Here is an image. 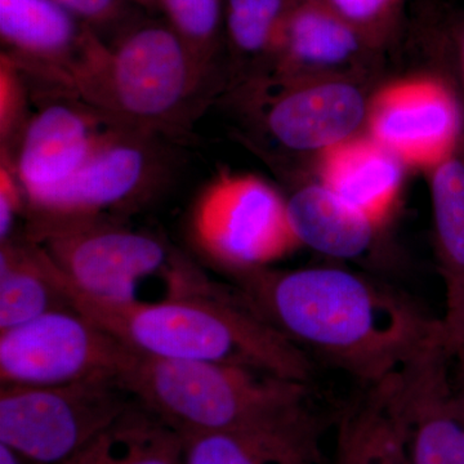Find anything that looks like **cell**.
I'll return each mask as SVG.
<instances>
[{"label": "cell", "mask_w": 464, "mask_h": 464, "mask_svg": "<svg viewBox=\"0 0 464 464\" xmlns=\"http://www.w3.org/2000/svg\"><path fill=\"white\" fill-rule=\"evenodd\" d=\"M243 297L308 357L369 387L398 373L441 332L413 302L337 267L240 274Z\"/></svg>", "instance_id": "obj_1"}, {"label": "cell", "mask_w": 464, "mask_h": 464, "mask_svg": "<svg viewBox=\"0 0 464 464\" xmlns=\"http://www.w3.org/2000/svg\"><path fill=\"white\" fill-rule=\"evenodd\" d=\"M52 279L75 310L137 356L248 366L308 382L310 357L246 304L219 286L148 304L99 301L75 289L47 257Z\"/></svg>", "instance_id": "obj_2"}, {"label": "cell", "mask_w": 464, "mask_h": 464, "mask_svg": "<svg viewBox=\"0 0 464 464\" xmlns=\"http://www.w3.org/2000/svg\"><path fill=\"white\" fill-rule=\"evenodd\" d=\"M209 69L166 21L132 23L111 45L92 38L74 96L114 123L157 136L181 132L201 111Z\"/></svg>", "instance_id": "obj_3"}, {"label": "cell", "mask_w": 464, "mask_h": 464, "mask_svg": "<svg viewBox=\"0 0 464 464\" xmlns=\"http://www.w3.org/2000/svg\"><path fill=\"white\" fill-rule=\"evenodd\" d=\"M29 239L75 289L108 304H158L217 286L159 237L108 217H34Z\"/></svg>", "instance_id": "obj_4"}, {"label": "cell", "mask_w": 464, "mask_h": 464, "mask_svg": "<svg viewBox=\"0 0 464 464\" xmlns=\"http://www.w3.org/2000/svg\"><path fill=\"white\" fill-rule=\"evenodd\" d=\"M123 382L183 436L276 422L310 409L306 382L248 366L137 356Z\"/></svg>", "instance_id": "obj_5"}, {"label": "cell", "mask_w": 464, "mask_h": 464, "mask_svg": "<svg viewBox=\"0 0 464 464\" xmlns=\"http://www.w3.org/2000/svg\"><path fill=\"white\" fill-rule=\"evenodd\" d=\"M134 401L121 378L0 387V445L25 464H67Z\"/></svg>", "instance_id": "obj_6"}, {"label": "cell", "mask_w": 464, "mask_h": 464, "mask_svg": "<svg viewBox=\"0 0 464 464\" xmlns=\"http://www.w3.org/2000/svg\"><path fill=\"white\" fill-rule=\"evenodd\" d=\"M137 355L70 306L0 332V387H56L121 378Z\"/></svg>", "instance_id": "obj_7"}, {"label": "cell", "mask_w": 464, "mask_h": 464, "mask_svg": "<svg viewBox=\"0 0 464 464\" xmlns=\"http://www.w3.org/2000/svg\"><path fill=\"white\" fill-rule=\"evenodd\" d=\"M191 231L207 256L237 275L261 270L301 246L286 200L253 174H218L198 198Z\"/></svg>", "instance_id": "obj_8"}, {"label": "cell", "mask_w": 464, "mask_h": 464, "mask_svg": "<svg viewBox=\"0 0 464 464\" xmlns=\"http://www.w3.org/2000/svg\"><path fill=\"white\" fill-rule=\"evenodd\" d=\"M159 137L112 123L74 179L34 217H106L136 206L154 190L164 173Z\"/></svg>", "instance_id": "obj_9"}, {"label": "cell", "mask_w": 464, "mask_h": 464, "mask_svg": "<svg viewBox=\"0 0 464 464\" xmlns=\"http://www.w3.org/2000/svg\"><path fill=\"white\" fill-rule=\"evenodd\" d=\"M112 123L72 96H54L27 119L12 160L33 213L43 212L74 179Z\"/></svg>", "instance_id": "obj_10"}, {"label": "cell", "mask_w": 464, "mask_h": 464, "mask_svg": "<svg viewBox=\"0 0 464 464\" xmlns=\"http://www.w3.org/2000/svg\"><path fill=\"white\" fill-rule=\"evenodd\" d=\"M450 357L436 338L381 382L404 429L411 464H464V420L449 380Z\"/></svg>", "instance_id": "obj_11"}, {"label": "cell", "mask_w": 464, "mask_h": 464, "mask_svg": "<svg viewBox=\"0 0 464 464\" xmlns=\"http://www.w3.org/2000/svg\"><path fill=\"white\" fill-rule=\"evenodd\" d=\"M369 125L372 139L402 163L435 169L453 158L460 114L444 84L422 79L384 88L369 109Z\"/></svg>", "instance_id": "obj_12"}, {"label": "cell", "mask_w": 464, "mask_h": 464, "mask_svg": "<svg viewBox=\"0 0 464 464\" xmlns=\"http://www.w3.org/2000/svg\"><path fill=\"white\" fill-rule=\"evenodd\" d=\"M0 35L24 75L53 85L60 96H74L76 70L93 30L53 0H0Z\"/></svg>", "instance_id": "obj_13"}, {"label": "cell", "mask_w": 464, "mask_h": 464, "mask_svg": "<svg viewBox=\"0 0 464 464\" xmlns=\"http://www.w3.org/2000/svg\"><path fill=\"white\" fill-rule=\"evenodd\" d=\"M365 114L362 92L333 81L283 91L271 101L266 123L286 148L326 150L346 141Z\"/></svg>", "instance_id": "obj_14"}, {"label": "cell", "mask_w": 464, "mask_h": 464, "mask_svg": "<svg viewBox=\"0 0 464 464\" xmlns=\"http://www.w3.org/2000/svg\"><path fill=\"white\" fill-rule=\"evenodd\" d=\"M311 409L276 422L185 436V464H325Z\"/></svg>", "instance_id": "obj_15"}, {"label": "cell", "mask_w": 464, "mask_h": 464, "mask_svg": "<svg viewBox=\"0 0 464 464\" xmlns=\"http://www.w3.org/2000/svg\"><path fill=\"white\" fill-rule=\"evenodd\" d=\"M322 183L377 228L399 203L402 161L372 139L346 140L324 150Z\"/></svg>", "instance_id": "obj_16"}, {"label": "cell", "mask_w": 464, "mask_h": 464, "mask_svg": "<svg viewBox=\"0 0 464 464\" xmlns=\"http://www.w3.org/2000/svg\"><path fill=\"white\" fill-rule=\"evenodd\" d=\"M286 208L299 244L329 257H362L380 231L323 183L299 188Z\"/></svg>", "instance_id": "obj_17"}, {"label": "cell", "mask_w": 464, "mask_h": 464, "mask_svg": "<svg viewBox=\"0 0 464 464\" xmlns=\"http://www.w3.org/2000/svg\"><path fill=\"white\" fill-rule=\"evenodd\" d=\"M67 464H185V436L136 400Z\"/></svg>", "instance_id": "obj_18"}, {"label": "cell", "mask_w": 464, "mask_h": 464, "mask_svg": "<svg viewBox=\"0 0 464 464\" xmlns=\"http://www.w3.org/2000/svg\"><path fill=\"white\" fill-rule=\"evenodd\" d=\"M362 35L320 0H297L284 23L274 56L285 69L338 65L359 51Z\"/></svg>", "instance_id": "obj_19"}, {"label": "cell", "mask_w": 464, "mask_h": 464, "mask_svg": "<svg viewBox=\"0 0 464 464\" xmlns=\"http://www.w3.org/2000/svg\"><path fill=\"white\" fill-rule=\"evenodd\" d=\"M70 306L48 271L43 250L14 239L0 248V332L23 325L57 308Z\"/></svg>", "instance_id": "obj_20"}, {"label": "cell", "mask_w": 464, "mask_h": 464, "mask_svg": "<svg viewBox=\"0 0 464 464\" xmlns=\"http://www.w3.org/2000/svg\"><path fill=\"white\" fill-rule=\"evenodd\" d=\"M334 464H411L404 429L381 383L342 417Z\"/></svg>", "instance_id": "obj_21"}, {"label": "cell", "mask_w": 464, "mask_h": 464, "mask_svg": "<svg viewBox=\"0 0 464 464\" xmlns=\"http://www.w3.org/2000/svg\"><path fill=\"white\" fill-rule=\"evenodd\" d=\"M433 218L445 285L447 310L453 316L464 302V163L450 158L433 169Z\"/></svg>", "instance_id": "obj_22"}, {"label": "cell", "mask_w": 464, "mask_h": 464, "mask_svg": "<svg viewBox=\"0 0 464 464\" xmlns=\"http://www.w3.org/2000/svg\"><path fill=\"white\" fill-rule=\"evenodd\" d=\"M297 0H225L224 27L239 53L274 54L290 9Z\"/></svg>", "instance_id": "obj_23"}, {"label": "cell", "mask_w": 464, "mask_h": 464, "mask_svg": "<svg viewBox=\"0 0 464 464\" xmlns=\"http://www.w3.org/2000/svg\"><path fill=\"white\" fill-rule=\"evenodd\" d=\"M166 23L210 66L224 27L225 0H158Z\"/></svg>", "instance_id": "obj_24"}, {"label": "cell", "mask_w": 464, "mask_h": 464, "mask_svg": "<svg viewBox=\"0 0 464 464\" xmlns=\"http://www.w3.org/2000/svg\"><path fill=\"white\" fill-rule=\"evenodd\" d=\"M26 82L17 63L2 52L0 60V137L2 148L20 137L26 123Z\"/></svg>", "instance_id": "obj_25"}, {"label": "cell", "mask_w": 464, "mask_h": 464, "mask_svg": "<svg viewBox=\"0 0 464 464\" xmlns=\"http://www.w3.org/2000/svg\"><path fill=\"white\" fill-rule=\"evenodd\" d=\"M60 7L78 18L97 35L103 30L127 27L128 2L130 0H53Z\"/></svg>", "instance_id": "obj_26"}, {"label": "cell", "mask_w": 464, "mask_h": 464, "mask_svg": "<svg viewBox=\"0 0 464 464\" xmlns=\"http://www.w3.org/2000/svg\"><path fill=\"white\" fill-rule=\"evenodd\" d=\"M26 198L18 181L11 152L2 149L0 163V243L11 240L14 222L23 209Z\"/></svg>", "instance_id": "obj_27"}, {"label": "cell", "mask_w": 464, "mask_h": 464, "mask_svg": "<svg viewBox=\"0 0 464 464\" xmlns=\"http://www.w3.org/2000/svg\"><path fill=\"white\" fill-rule=\"evenodd\" d=\"M360 32L378 26L390 16L398 0H320Z\"/></svg>", "instance_id": "obj_28"}, {"label": "cell", "mask_w": 464, "mask_h": 464, "mask_svg": "<svg viewBox=\"0 0 464 464\" xmlns=\"http://www.w3.org/2000/svg\"><path fill=\"white\" fill-rule=\"evenodd\" d=\"M441 337L445 347L453 355L464 353V302L459 310L448 319H441Z\"/></svg>", "instance_id": "obj_29"}, {"label": "cell", "mask_w": 464, "mask_h": 464, "mask_svg": "<svg viewBox=\"0 0 464 464\" xmlns=\"http://www.w3.org/2000/svg\"><path fill=\"white\" fill-rule=\"evenodd\" d=\"M456 402L458 411H459L460 417L464 420V368L460 366L459 371V386L456 390Z\"/></svg>", "instance_id": "obj_30"}, {"label": "cell", "mask_w": 464, "mask_h": 464, "mask_svg": "<svg viewBox=\"0 0 464 464\" xmlns=\"http://www.w3.org/2000/svg\"><path fill=\"white\" fill-rule=\"evenodd\" d=\"M0 464H25L5 445H0Z\"/></svg>", "instance_id": "obj_31"}, {"label": "cell", "mask_w": 464, "mask_h": 464, "mask_svg": "<svg viewBox=\"0 0 464 464\" xmlns=\"http://www.w3.org/2000/svg\"><path fill=\"white\" fill-rule=\"evenodd\" d=\"M136 3L137 5H141L143 8L158 9V0H130Z\"/></svg>", "instance_id": "obj_32"}, {"label": "cell", "mask_w": 464, "mask_h": 464, "mask_svg": "<svg viewBox=\"0 0 464 464\" xmlns=\"http://www.w3.org/2000/svg\"><path fill=\"white\" fill-rule=\"evenodd\" d=\"M460 54H462L463 72H464V32L462 41H460Z\"/></svg>", "instance_id": "obj_33"}, {"label": "cell", "mask_w": 464, "mask_h": 464, "mask_svg": "<svg viewBox=\"0 0 464 464\" xmlns=\"http://www.w3.org/2000/svg\"><path fill=\"white\" fill-rule=\"evenodd\" d=\"M460 356H462V362H460V366H463L464 368V353Z\"/></svg>", "instance_id": "obj_34"}]
</instances>
